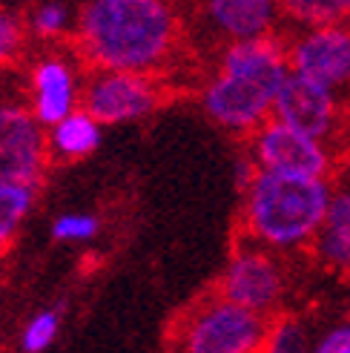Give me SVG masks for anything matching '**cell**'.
Returning a JSON list of instances; mask_svg holds the SVG:
<instances>
[{
	"label": "cell",
	"instance_id": "cell-22",
	"mask_svg": "<svg viewBox=\"0 0 350 353\" xmlns=\"http://www.w3.org/2000/svg\"><path fill=\"white\" fill-rule=\"evenodd\" d=\"M23 43V21L14 12L0 9V66L9 63Z\"/></svg>",
	"mask_w": 350,
	"mask_h": 353
},
{
	"label": "cell",
	"instance_id": "cell-20",
	"mask_svg": "<svg viewBox=\"0 0 350 353\" xmlns=\"http://www.w3.org/2000/svg\"><path fill=\"white\" fill-rule=\"evenodd\" d=\"M98 233V219L72 213V216H58L52 224V236L58 241H86Z\"/></svg>",
	"mask_w": 350,
	"mask_h": 353
},
{
	"label": "cell",
	"instance_id": "cell-5",
	"mask_svg": "<svg viewBox=\"0 0 350 353\" xmlns=\"http://www.w3.org/2000/svg\"><path fill=\"white\" fill-rule=\"evenodd\" d=\"M216 293L244 310L273 319V316H278V307L287 296L285 264L265 247L241 241L224 264Z\"/></svg>",
	"mask_w": 350,
	"mask_h": 353
},
{
	"label": "cell",
	"instance_id": "cell-14",
	"mask_svg": "<svg viewBox=\"0 0 350 353\" xmlns=\"http://www.w3.org/2000/svg\"><path fill=\"white\" fill-rule=\"evenodd\" d=\"M101 141V123L90 115V112H72L69 118H63L58 127H52L49 132V155H58L63 161H72V158H83L90 155Z\"/></svg>",
	"mask_w": 350,
	"mask_h": 353
},
{
	"label": "cell",
	"instance_id": "cell-11",
	"mask_svg": "<svg viewBox=\"0 0 350 353\" xmlns=\"http://www.w3.org/2000/svg\"><path fill=\"white\" fill-rule=\"evenodd\" d=\"M278 14L282 9L270 0H209L204 6V17L230 43L270 38Z\"/></svg>",
	"mask_w": 350,
	"mask_h": 353
},
{
	"label": "cell",
	"instance_id": "cell-24",
	"mask_svg": "<svg viewBox=\"0 0 350 353\" xmlns=\"http://www.w3.org/2000/svg\"><path fill=\"white\" fill-rule=\"evenodd\" d=\"M347 23H350V3H347Z\"/></svg>",
	"mask_w": 350,
	"mask_h": 353
},
{
	"label": "cell",
	"instance_id": "cell-21",
	"mask_svg": "<svg viewBox=\"0 0 350 353\" xmlns=\"http://www.w3.org/2000/svg\"><path fill=\"white\" fill-rule=\"evenodd\" d=\"M310 353H350V319L330 322L325 325L316 336H313V350Z\"/></svg>",
	"mask_w": 350,
	"mask_h": 353
},
{
	"label": "cell",
	"instance_id": "cell-15",
	"mask_svg": "<svg viewBox=\"0 0 350 353\" xmlns=\"http://www.w3.org/2000/svg\"><path fill=\"white\" fill-rule=\"evenodd\" d=\"M313 333L307 322H302L293 313H278L267 325V336L261 342L258 353H310Z\"/></svg>",
	"mask_w": 350,
	"mask_h": 353
},
{
	"label": "cell",
	"instance_id": "cell-12",
	"mask_svg": "<svg viewBox=\"0 0 350 353\" xmlns=\"http://www.w3.org/2000/svg\"><path fill=\"white\" fill-rule=\"evenodd\" d=\"M32 92H34V118L43 127H58L63 118H69L78 103L75 72L61 58H46L34 66L32 72Z\"/></svg>",
	"mask_w": 350,
	"mask_h": 353
},
{
	"label": "cell",
	"instance_id": "cell-3",
	"mask_svg": "<svg viewBox=\"0 0 350 353\" xmlns=\"http://www.w3.org/2000/svg\"><path fill=\"white\" fill-rule=\"evenodd\" d=\"M333 187L322 179H287L258 172L241 201V224L247 241L270 253H293L316 241Z\"/></svg>",
	"mask_w": 350,
	"mask_h": 353
},
{
	"label": "cell",
	"instance_id": "cell-16",
	"mask_svg": "<svg viewBox=\"0 0 350 353\" xmlns=\"http://www.w3.org/2000/svg\"><path fill=\"white\" fill-rule=\"evenodd\" d=\"M282 12L290 21L305 29H322V26H333L347 21V3L344 0H290L282 6Z\"/></svg>",
	"mask_w": 350,
	"mask_h": 353
},
{
	"label": "cell",
	"instance_id": "cell-10",
	"mask_svg": "<svg viewBox=\"0 0 350 353\" xmlns=\"http://www.w3.org/2000/svg\"><path fill=\"white\" fill-rule=\"evenodd\" d=\"M273 121L327 144L342 127V95L290 72L276 98Z\"/></svg>",
	"mask_w": 350,
	"mask_h": 353
},
{
	"label": "cell",
	"instance_id": "cell-19",
	"mask_svg": "<svg viewBox=\"0 0 350 353\" xmlns=\"http://www.w3.org/2000/svg\"><path fill=\"white\" fill-rule=\"evenodd\" d=\"M55 333H58V313H41L26 325L21 345H23L26 353H41L43 347L52 345Z\"/></svg>",
	"mask_w": 350,
	"mask_h": 353
},
{
	"label": "cell",
	"instance_id": "cell-4",
	"mask_svg": "<svg viewBox=\"0 0 350 353\" xmlns=\"http://www.w3.org/2000/svg\"><path fill=\"white\" fill-rule=\"evenodd\" d=\"M270 319L250 313L218 293L189 305L169 330L172 353H258Z\"/></svg>",
	"mask_w": 350,
	"mask_h": 353
},
{
	"label": "cell",
	"instance_id": "cell-13",
	"mask_svg": "<svg viewBox=\"0 0 350 353\" xmlns=\"http://www.w3.org/2000/svg\"><path fill=\"white\" fill-rule=\"evenodd\" d=\"M310 250L325 270L350 276V181L333 187L325 224Z\"/></svg>",
	"mask_w": 350,
	"mask_h": 353
},
{
	"label": "cell",
	"instance_id": "cell-8",
	"mask_svg": "<svg viewBox=\"0 0 350 353\" xmlns=\"http://www.w3.org/2000/svg\"><path fill=\"white\" fill-rule=\"evenodd\" d=\"M49 161V141L34 112L0 103V181L38 187Z\"/></svg>",
	"mask_w": 350,
	"mask_h": 353
},
{
	"label": "cell",
	"instance_id": "cell-2",
	"mask_svg": "<svg viewBox=\"0 0 350 353\" xmlns=\"http://www.w3.org/2000/svg\"><path fill=\"white\" fill-rule=\"evenodd\" d=\"M287 78V41L278 34L227 43L218 72L201 92V107L221 130L253 135L273 118L276 98Z\"/></svg>",
	"mask_w": 350,
	"mask_h": 353
},
{
	"label": "cell",
	"instance_id": "cell-7",
	"mask_svg": "<svg viewBox=\"0 0 350 353\" xmlns=\"http://www.w3.org/2000/svg\"><path fill=\"white\" fill-rule=\"evenodd\" d=\"M290 72L330 92H350V23L296 32L287 41Z\"/></svg>",
	"mask_w": 350,
	"mask_h": 353
},
{
	"label": "cell",
	"instance_id": "cell-1",
	"mask_svg": "<svg viewBox=\"0 0 350 353\" xmlns=\"http://www.w3.org/2000/svg\"><path fill=\"white\" fill-rule=\"evenodd\" d=\"M178 41V14L158 0H95L78 17V49L98 72L161 66Z\"/></svg>",
	"mask_w": 350,
	"mask_h": 353
},
{
	"label": "cell",
	"instance_id": "cell-23",
	"mask_svg": "<svg viewBox=\"0 0 350 353\" xmlns=\"http://www.w3.org/2000/svg\"><path fill=\"white\" fill-rule=\"evenodd\" d=\"M347 319H350V296H347Z\"/></svg>",
	"mask_w": 350,
	"mask_h": 353
},
{
	"label": "cell",
	"instance_id": "cell-9",
	"mask_svg": "<svg viewBox=\"0 0 350 353\" xmlns=\"http://www.w3.org/2000/svg\"><path fill=\"white\" fill-rule=\"evenodd\" d=\"M161 103L152 75L141 72H95L83 86V112L98 123H121L150 115Z\"/></svg>",
	"mask_w": 350,
	"mask_h": 353
},
{
	"label": "cell",
	"instance_id": "cell-17",
	"mask_svg": "<svg viewBox=\"0 0 350 353\" xmlns=\"http://www.w3.org/2000/svg\"><path fill=\"white\" fill-rule=\"evenodd\" d=\"M32 201H34V187L0 181V253L12 244L17 227L32 210Z\"/></svg>",
	"mask_w": 350,
	"mask_h": 353
},
{
	"label": "cell",
	"instance_id": "cell-18",
	"mask_svg": "<svg viewBox=\"0 0 350 353\" xmlns=\"http://www.w3.org/2000/svg\"><path fill=\"white\" fill-rule=\"evenodd\" d=\"M29 26L34 34H41V38H58L69 26V9L63 3H43L32 12Z\"/></svg>",
	"mask_w": 350,
	"mask_h": 353
},
{
	"label": "cell",
	"instance_id": "cell-6",
	"mask_svg": "<svg viewBox=\"0 0 350 353\" xmlns=\"http://www.w3.org/2000/svg\"><path fill=\"white\" fill-rule=\"evenodd\" d=\"M250 158L261 172L287 175V179L330 181V172H333L330 144L305 132H296L273 118L258 132L250 135Z\"/></svg>",
	"mask_w": 350,
	"mask_h": 353
}]
</instances>
